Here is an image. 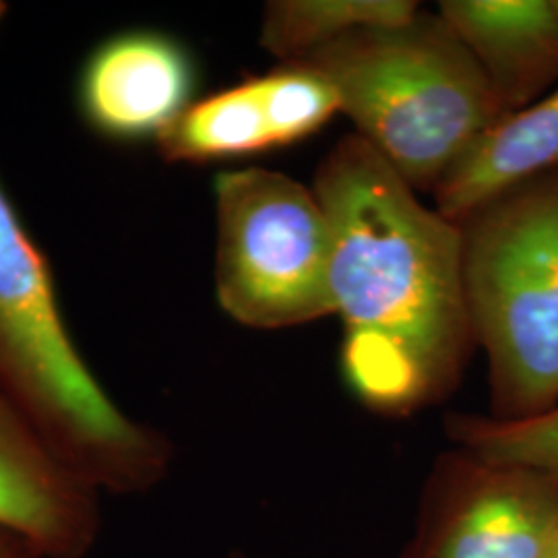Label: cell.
<instances>
[{"label":"cell","instance_id":"obj_1","mask_svg":"<svg viewBox=\"0 0 558 558\" xmlns=\"http://www.w3.org/2000/svg\"><path fill=\"white\" fill-rule=\"evenodd\" d=\"M313 191L331 226V296L348 391L385 418L451 398L474 356L461 232L360 140L323 158Z\"/></svg>","mask_w":558,"mask_h":558},{"label":"cell","instance_id":"obj_2","mask_svg":"<svg viewBox=\"0 0 558 558\" xmlns=\"http://www.w3.org/2000/svg\"><path fill=\"white\" fill-rule=\"evenodd\" d=\"M0 396L98 493L156 488L172 442L108 396L69 331L54 271L0 179Z\"/></svg>","mask_w":558,"mask_h":558},{"label":"cell","instance_id":"obj_3","mask_svg":"<svg viewBox=\"0 0 558 558\" xmlns=\"http://www.w3.org/2000/svg\"><path fill=\"white\" fill-rule=\"evenodd\" d=\"M296 62L331 83L360 140L416 193H435L459 158L511 114L439 13L360 29Z\"/></svg>","mask_w":558,"mask_h":558},{"label":"cell","instance_id":"obj_4","mask_svg":"<svg viewBox=\"0 0 558 558\" xmlns=\"http://www.w3.org/2000/svg\"><path fill=\"white\" fill-rule=\"evenodd\" d=\"M476 345L486 352L490 418L558 408V168L458 221Z\"/></svg>","mask_w":558,"mask_h":558},{"label":"cell","instance_id":"obj_5","mask_svg":"<svg viewBox=\"0 0 558 558\" xmlns=\"http://www.w3.org/2000/svg\"><path fill=\"white\" fill-rule=\"evenodd\" d=\"M221 311L251 329H288L333 315L331 226L313 186L259 166L214 179Z\"/></svg>","mask_w":558,"mask_h":558},{"label":"cell","instance_id":"obj_6","mask_svg":"<svg viewBox=\"0 0 558 558\" xmlns=\"http://www.w3.org/2000/svg\"><path fill=\"white\" fill-rule=\"evenodd\" d=\"M558 532V472L442 453L403 558H544Z\"/></svg>","mask_w":558,"mask_h":558},{"label":"cell","instance_id":"obj_7","mask_svg":"<svg viewBox=\"0 0 558 558\" xmlns=\"http://www.w3.org/2000/svg\"><path fill=\"white\" fill-rule=\"evenodd\" d=\"M199 77L186 41L156 27H126L98 41L81 62L75 108L98 140L156 143L197 100Z\"/></svg>","mask_w":558,"mask_h":558},{"label":"cell","instance_id":"obj_8","mask_svg":"<svg viewBox=\"0 0 558 558\" xmlns=\"http://www.w3.org/2000/svg\"><path fill=\"white\" fill-rule=\"evenodd\" d=\"M0 527L41 558H85L100 536V493L0 396Z\"/></svg>","mask_w":558,"mask_h":558},{"label":"cell","instance_id":"obj_9","mask_svg":"<svg viewBox=\"0 0 558 558\" xmlns=\"http://www.w3.org/2000/svg\"><path fill=\"white\" fill-rule=\"evenodd\" d=\"M437 13L478 62L509 112L557 89L555 0H442Z\"/></svg>","mask_w":558,"mask_h":558},{"label":"cell","instance_id":"obj_10","mask_svg":"<svg viewBox=\"0 0 558 558\" xmlns=\"http://www.w3.org/2000/svg\"><path fill=\"white\" fill-rule=\"evenodd\" d=\"M558 168V87L488 129L442 177L435 209L463 220L486 201Z\"/></svg>","mask_w":558,"mask_h":558},{"label":"cell","instance_id":"obj_11","mask_svg":"<svg viewBox=\"0 0 558 558\" xmlns=\"http://www.w3.org/2000/svg\"><path fill=\"white\" fill-rule=\"evenodd\" d=\"M168 163H214L242 160L276 149L259 80L246 77L193 101L160 140Z\"/></svg>","mask_w":558,"mask_h":558},{"label":"cell","instance_id":"obj_12","mask_svg":"<svg viewBox=\"0 0 558 558\" xmlns=\"http://www.w3.org/2000/svg\"><path fill=\"white\" fill-rule=\"evenodd\" d=\"M414 0H271L263 9L260 48L283 62L306 59L360 29L414 20Z\"/></svg>","mask_w":558,"mask_h":558},{"label":"cell","instance_id":"obj_13","mask_svg":"<svg viewBox=\"0 0 558 558\" xmlns=\"http://www.w3.org/2000/svg\"><path fill=\"white\" fill-rule=\"evenodd\" d=\"M276 149L320 131L341 112L331 83L300 62H283L257 75Z\"/></svg>","mask_w":558,"mask_h":558},{"label":"cell","instance_id":"obj_14","mask_svg":"<svg viewBox=\"0 0 558 558\" xmlns=\"http://www.w3.org/2000/svg\"><path fill=\"white\" fill-rule=\"evenodd\" d=\"M445 428L459 449L478 458L558 472V408L521 422L451 414Z\"/></svg>","mask_w":558,"mask_h":558},{"label":"cell","instance_id":"obj_15","mask_svg":"<svg viewBox=\"0 0 558 558\" xmlns=\"http://www.w3.org/2000/svg\"><path fill=\"white\" fill-rule=\"evenodd\" d=\"M0 558H41L40 553L32 542L7 530L0 527Z\"/></svg>","mask_w":558,"mask_h":558},{"label":"cell","instance_id":"obj_16","mask_svg":"<svg viewBox=\"0 0 558 558\" xmlns=\"http://www.w3.org/2000/svg\"><path fill=\"white\" fill-rule=\"evenodd\" d=\"M544 558H558V532L555 534L553 542H550V546H548V550H546Z\"/></svg>","mask_w":558,"mask_h":558},{"label":"cell","instance_id":"obj_17","mask_svg":"<svg viewBox=\"0 0 558 558\" xmlns=\"http://www.w3.org/2000/svg\"><path fill=\"white\" fill-rule=\"evenodd\" d=\"M7 11H9V4H7V2H2V0H0V21L4 20V15H7Z\"/></svg>","mask_w":558,"mask_h":558},{"label":"cell","instance_id":"obj_18","mask_svg":"<svg viewBox=\"0 0 558 558\" xmlns=\"http://www.w3.org/2000/svg\"><path fill=\"white\" fill-rule=\"evenodd\" d=\"M555 4H557V11H558V0H555Z\"/></svg>","mask_w":558,"mask_h":558}]
</instances>
